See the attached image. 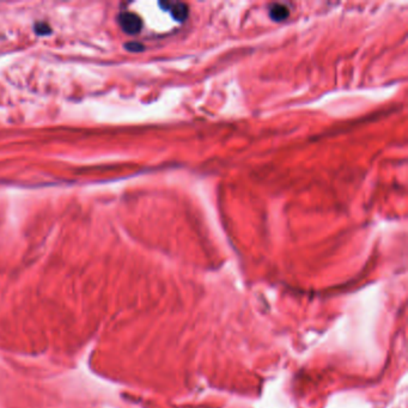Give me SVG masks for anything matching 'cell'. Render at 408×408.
Returning <instances> with one entry per match:
<instances>
[{"label": "cell", "instance_id": "cell-1", "mask_svg": "<svg viewBox=\"0 0 408 408\" xmlns=\"http://www.w3.org/2000/svg\"><path fill=\"white\" fill-rule=\"evenodd\" d=\"M118 20L119 24L123 29V31H126L129 35H136V34L142 30V18L136 15V13L129 11L121 12L120 15H119Z\"/></svg>", "mask_w": 408, "mask_h": 408}, {"label": "cell", "instance_id": "cell-2", "mask_svg": "<svg viewBox=\"0 0 408 408\" xmlns=\"http://www.w3.org/2000/svg\"><path fill=\"white\" fill-rule=\"evenodd\" d=\"M160 6L163 10H169L174 20H177V22H184L188 16V6L184 2L161 1Z\"/></svg>", "mask_w": 408, "mask_h": 408}, {"label": "cell", "instance_id": "cell-3", "mask_svg": "<svg viewBox=\"0 0 408 408\" xmlns=\"http://www.w3.org/2000/svg\"><path fill=\"white\" fill-rule=\"evenodd\" d=\"M288 16H290V11H288V9L284 4L275 2V4H272L271 6H269V17H271L273 20H275V22L285 20Z\"/></svg>", "mask_w": 408, "mask_h": 408}, {"label": "cell", "instance_id": "cell-4", "mask_svg": "<svg viewBox=\"0 0 408 408\" xmlns=\"http://www.w3.org/2000/svg\"><path fill=\"white\" fill-rule=\"evenodd\" d=\"M34 30H35V33L40 36L48 35V34L52 33V28H50V25L46 22H37L36 24L34 25Z\"/></svg>", "mask_w": 408, "mask_h": 408}, {"label": "cell", "instance_id": "cell-5", "mask_svg": "<svg viewBox=\"0 0 408 408\" xmlns=\"http://www.w3.org/2000/svg\"><path fill=\"white\" fill-rule=\"evenodd\" d=\"M124 48L127 50H129V52H142V50H144V46H143L142 43H139V42H136V41H131V42H127L126 44H124Z\"/></svg>", "mask_w": 408, "mask_h": 408}]
</instances>
